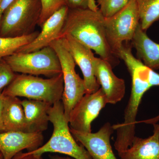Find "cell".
<instances>
[{
	"label": "cell",
	"mask_w": 159,
	"mask_h": 159,
	"mask_svg": "<svg viewBox=\"0 0 159 159\" xmlns=\"http://www.w3.org/2000/svg\"><path fill=\"white\" fill-rule=\"evenodd\" d=\"M26 119V132L42 133L48 129L49 111L52 105L48 102L25 99L22 100Z\"/></svg>",
	"instance_id": "cell-16"
},
{
	"label": "cell",
	"mask_w": 159,
	"mask_h": 159,
	"mask_svg": "<svg viewBox=\"0 0 159 159\" xmlns=\"http://www.w3.org/2000/svg\"><path fill=\"white\" fill-rule=\"evenodd\" d=\"M104 17L99 9H70L60 36L70 35L110 64L113 68L120 59L112 51L106 36Z\"/></svg>",
	"instance_id": "cell-1"
},
{
	"label": "cell",
	"mask_w": 159,
	"mask_h": 159,
	"mask_svg": "<svg viewBox=\"0 0 159 159\" xmlns=\"http://www.w3.org/2000/svg\"><path fill=\"white\" fill-rule=\"evenodd\" d=\"M16 75L4 59L0 60V93L12 82Z\"/></svg>",
	"instance_id": "cell-23"
},
{
	"label": "cell",
	"mask_w": 159,
	"mask_h": 159,
	"mask_svg": "<svg viewBox=\"0 0 159 159\" xmlns=\"http://www.w3.org/2000/svg\"><path fill=\"white\" fill-rule=\"evenodd\" d=\"M124 61L131 77L132 88L124 112V122L112 125L114 130L117 132L114 147L118 153L127 149L132 144L135 137L139 105L144 94L152 88L148 80L149 67L133 55L126 56Z\"/></svg>",
	"instance_id": "cell-2"
},
{
	"label": "cell",
	"mask_w": 159,
	"mask_h": 159,
	"mask_svg": "<svg viewBox=\"0 0 159 159\" xmlns=\"http://www.w3.org/2000/svg\"><path fill=\"white\" fill-rule=\"evenodd\" d=\"M153 125L152 134L147 138L135 137L130 147L118 153L119 159H159V125Z\"/></svg>",
	"instance_id": "cell-15"
},
{
	"label": "cell",
	"mask_w": 159,
	"mask_h": 159,
	"mask_svg": "<svg viewBox=\"0 0 159 159\" xmlns=\"http://www.w3.org/2000/svg\"><path fill=\"white\" fill-rule=\"evenodd\" d=\"M15 0H0V22L3 12Z\"/></svg>",
	"instance_id": "cell-27"
},
{
	"label": "cell",
	"mask_w": 159,
	"mask_h": 159,
	"mask_svg": "<svg viewBox=\"0 0 159 159\" xmlns=\"http://www.w3.org/2000/svg\"><path fill=\"white\" fill-rule=\"evenodd\" d=\"M49 117L53 126L51 138L44 145L28 153L38 156L48 152L58 153L74 159H93L86 149L77 143L71 133L61 100L51 106Z\"/></svg>",
	"instance_id": "cell-3"
},
{
	"label": "cell",
	"mask_w": 159,
	"mask_h": 159,
	"mask_svg": "<svg viewBox=\"0 0 159 159\" xmlns=\"http://www.w3.org/2000/svg\"><path fill=\"white\" fill-rule=\"evenodd\" d=\"M148 80L151 87L159 86V74L151 69H149L148 74Z\"/></svg>",
	"instance_id": "cell-25"
},
{
	"label": "cell",
	"mask_w": 159,
	"mask_h": 159,
	"mask_svg": "<svg viewBox=\"0 0 159 159\" xmlns=\"http://www.w3.org/2000/svg\"><path fill=\"white\" fill-rule=\"evenodd\" d=\"M5 97V95L2 93H0V133L4 132L2 122V116Z\"/></svg>",
	"instance_id": "cell-28"
},
{
	"label": "cell",
	"mask_w": 159,
	"mask_h": 159,
	"mask_svg": "<svg viewBox=\"0 0 159 159\" xmlns=\"http://www.w3.org/2000/svg\"><path fill=\"white\" fill-rule=\"evenodd\" d=\"M93 66L95 77L105 94L107 103L114 104L121 101L125 94L124 80L117 77L110 64L100 57H95Z\"/></svg>",
	"instance_id": "cell-13"
},
{
	"label": "cell",
	"mask_w": 159,
	"mask_h": 159,
	"mask_svg": "<svg viewBox=\"0 0 159 159\" xmlns=\"http://www.w3.org/2000/svg\"><path fill=\"white\" fill-rule=\"evenodd\" d=\"M42 6L41 14L38 25L41 27L51 16L63 6L66 5L65 0H40Z\"/></svg>",
	"instance_id": "cell-22"
},
{
	"label": "cell",
	"mask_w": 159,
	"mask_h": 159,
	"mask_svg": "<svg viewBox=\"0 0 159 159\" xmlns=\"http://www.w3.org/2000/svg\"><path fill=\"white\" fill-rule=\"evenodd\" d=\"M89 9L95 11H97L99 9L95 0H89Z\"/></svg>",
	"instance_id": "cell-30"
},
{
	"label": "cell",
	"mask_w": 159,
	"mask_h": 159,
	"mask_svg": "<svg viewBox=\"0 0 159 159\" xmlns=\"http://www.w3.org/2000/svg\"><path fill=\"white\" fill-rule=\"evenodd\" d=\"M70 129L74 139L86 149L93 159H118L111 144L114 129L107 122L97 132L84 133Z\"/></svg>",
	"instance_id": "cell-10"
},
{
	"label": "cell",
	"mask_w": 159,
	"mask_h": 159,
	"mask_svg": "<svg viewBox=\"0 0 159 159\" xmlns=\"http://www.w3.org/2000/svg\"><path fill=\"white\" fill-rule=\"evenodd\" d=\"M39 31L25 35L15 37H3L0 36V60L12 55L23 46L32 42L39 34Z\"/></svg>",
	"instance_id": "cell-20"
},
{
	"label": "cell",
	"mask_w": 159,
	"mask_h": 159,
	"mask_svg": "<svg viewBox=\"0 0 159 159\" xmlns=\"http://www.w3.org/2000/svg\"><path fill=\"white\" fill-rule=\"evenodd\" d=\"M3 59L16 73L49 78L62 73L59 58L51 46L30 53L16 52Z\"/></svg>",
	"instance_id": "cell-7"
},
{
	"label": "cell",
	"mask_w": 159,
	"mask_h": 159,
	"mask_svg": "<svg viewBox=\"0 0 159 159\" xmlns=\"http://www.w3.org/2000/svg\"><path fill=\"white\" fill-rule=\"evenodd\" d=\"M2 122L4 132H25V116L18 97L5 96Z\"/></svg>",
	"instance_id": "cell-18"
},
{
	"label": "cell",
	"mask_w": 159,
	"mask_h": 159,
	"mask_svg": "<svg viewBox=\"0 0 159 159\" xmlns=\"http://www.w3.org/2000/svg\"><path fill=\"white\" fill-rule=\"evenodd\" d=\"M42 133L7 131L0 133V153L3 159H11L18 153L27 149L32 151L42 145Z\"/></svg>",
	"instance_id": "cell-11"
},
{
	"label": "cell",
	"mask_w": 159,
	"mask_h": 159,
	"mask_svg": "<svg viewBox=\"0 0 159 159\" xmlns=\"http://www.w3.org/2000/svg\"><path fill=\"white\" fill-rule=\"evenodd\" d=\"M64 91L62 73L48 78L16 74L12 82L3 90L5 96L48 102L53 105L62 99Z\"/></svg>",
	"instance_id": "cell-4"
},
{
	"label": "cell",
	"mask_w": 159,
	"mask_h": 159,
	"mask_svg": "<svg viewBox=\"0 0 159 159\" xmlns=\"http://www.w3.org/2000/svg\"><path fill=\"white\" fill-rule=\"evenodd\" d=\"M89 0H65L66 5L70 9L89 8Z\"/></svg>",
	"instance_id": "cell-24"
},
{
	"label": "cell",
	"mask_w": 159,
	"mask_h": 159,
	"mask_svg": "<svg viewBox=\"0 0 159 159\" xmlns=\"http://www.w3.org/2000/svg\"><path fill=\"white\" fill-rule=\"evenodd\" d=\"M51 159H74L71 157L59 156L58 155L51 156L50 157Z\"/></svg>",
	"instance_id": "cell-31"
},
{
	"label": "cell",
	"mask_w": 159,
	"mask_h": 159,
	"mask_svg": "<svg viewBox=\"0 0 159 159\" xmlns=\"http://www.w3.org/2000/svg\"><path fill=\"white\" fill-rule=\"evenodd\" d=\"M66 5L51 16L43 24L41 31L35 39L29 44L23 46L16 52L30 53L50 46V44L59 38L68 13Z\"/></svg>",
	"instance_id": "cell-14"
},
{
	"label": "cell",
	"mask_w": 159,
	"mask_h": 159,
	"mask_svg": "<svg viewBox=\"0 0 159 159\" xmlns=\"http://www.w3.org/2000/svg\"><path fill=\"white\" fill-rule=\"evenodd\" d=\"M0 159H3L2 155L1 153H0Z\"/></svg>",
	"instance_id": "cell-32"
},
{
	"label": "cell",
	"mask_w": 159,
	"mask_h": 159,
	"mask_svg": "<svg viewBox=\"0 0 159 159\" xmlns=\"http://www.w3.org/2000/svg\"><path fill=\"white\" fill-rule=\"evenodd\" d=\"M40 0H15L3 12L0 22V36L15 37L33 33L38 25Z\"/></svg>",
	"instance_id": "cell-5"
},
{
	"label": "cell",
	"mask_w": 159,
	"mask_h": 159,
	"mask_svg": "<svg viewBox=\"0 0 159 159\" xmlns=\"http://www.w3.org/2000/svg\"><path fill=\"white\" fill-rule=\"evenodd\" d=\"M159 121V115H158L156 117L154 118H151L150 119H147V120H142V121H137V123H145L146 124H153L157 123Z\"/></svg>",
	"instance_id": "cell-29"
},
{
	"label": "cell",
	"mask_w": 159,
	"mask_h": 159,
	"mask_svg": "<svg viewBox=\"0 0 159 159\" xmlns=\"http://www.w3.org/2000/svg\"><path fill=\"white\" fill-rule=\"evenodd\" d=\"M11 159H44L42 156L36 155L29 154L28 152H20L15 156Z\"/></svg>",
	"instance_id": "cell-26"
},
{
	"label": "cell",
	"mask_w": 159,
	"mask_h": 159,
	"mask_svg": "<svg viewBox=\"0 0 159 159\" xmlns=\"http://www.w3.org/2000/svg\"><path fill=\"white\" fill-rule=\"evenodd\" d=\"M139 24L140 17L136 0H129L126 6L116 14L111 17H104L107 42L118 57L122 46L131 43Z\"/></svg>",
	"instance_id": "cell-8"
},
{
	"label": "cell",
	"mask_w": 159,
	"mask_h": 159,
	"mask_svg": "<svg viewBox=\"0 0 159 159\" xmlns=\"http://www.w3.org/2000/svg\"><path fill=\"white\" fill-rule=\"evenodd\" d=\"M50 46L56 52L60 61L64 81L61 101L65 115L69 120L75 105L86 94L85 84L83 79L76 73V63L70 53L64 38L60 37L55 40Z\"/></svg>",
	"instance_id": "cell-6"
},
{
	"label": "cell",
	"mask_w": 159,
	"mask_h": 159,
	"mask_svg": "<svg viewBox=\"0 0 159 159\" xmlns=\"http://www.w3.org/2000/svg\"><path fill=\"white\" fill-rule=\"evenodd\" d=\"M129 0H97L99 9L105 18L111 17L126 6Z\"/></svg>",
	"instance_id": "cell-21"
},
{
	"label": "cell",
	"mask_w": 159,
	"mask_h": 159,
	"mask_svg": "<svg viewBox=\"0 0 159 159\" xmlns=\"http://www.w3.org/2000/svg\"><path fill=\"white\" fill-rule=\"evenodd\" d=\"M136 51L137 58L154 70H159V44L155 42L143 31L140 24L131 42Z\"/></svg>",
	"instance_id": "cell-17"
},
{
	"label": "cell",
	"mask_w": 159,
	"mask_h": 159,
	"mask_svg": "<svg viewBox=\"0 0 159 159\" xmlns=\"http://www.w3.org/2000/svg\"><path fill=\"white\" fill-rule=\"evenodd\" d=\"M107 103L101 88L93 93L85 94L71 112L69 120L70 128L80 132H92V122Z\"/></svg>",
	"instance_id": "cell-9"
},
{
	"label": "cell",
	"mask_w": 159,
	"mask_h": 159,
	"mask_svg": "<svg viewBox=\"0 0 159 159\" xmlns=\"http://www.w3.org/2000/svg\"><path fill=\"white\" fill-rule=\"evenodd\" d=\"M76 64L83 75L86 94L97 92L100 89L94 74L93 62L95 57L92 50L80 43L70 35L63 36Z\"/></svg>",
	"instance_id": "cell-12"
},
{
	"label": "cell",
	"mask_w": 159,
	"mask_h": 159,
	"mask_svg": "<svg viewBox=\"0 0 159 159\" xmlns=\"http://www.w3.org/2000/svg\"><path fill=\"white\" fill-rule=\"evenodd\" d=\"M140 24L143 31H146L151 26L159 21V0H136Z\"/></svg>",
	"instance_id": "cell-19"
}]
</instances>
